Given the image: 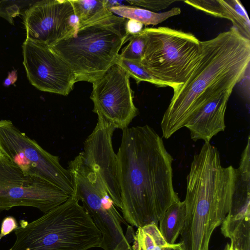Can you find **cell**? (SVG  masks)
<instances>
[{
  "instance_id": "9",
  "label": "cell",
  "mask_w": 250,
  "mask_h": 250,
  "mask_svg": "<svg viewBox=\"0 0 250 250\" xmlns=\"http://www.w3.org/2000/svg\"><path fill=\"white\" fill-rule=\"evenodd\" d=\"M69 197L46 181L26 174L0 152V211L26 206L45 213L65 202Z\"/></svg>"
},
{
  "instance_id": "22",
  "label": "cell",
  "mask_w": 250,
  "mask_h": 250,
  "mask_svg": "<svg viewBox=\"0 0 250 250\" xmlns=\"http://www.w3.org/2000/svg\"><path fill=\"white\" fill-rule=\"evenodd\" d=\"M116 63L124 68L130 77L136 81L137 83L146 82L162 87L161 84L154 79L141 62L123 59L118 56Z\"/></svg>"
},
{
  "instance_id": "3",
  "label": "cell",
  "mask_w": 250,
  "mask_h": 250,
  "mask_svg": "<svg viewBox=\"0 0 250 250\" xmlns=\"http://www.w3.org/2000/svg\"><path fill=\"white\" fill-rule=\"evenodd\" d=\"M235 168L224 167L218 149L205 142L195 154L187 177L184 250H209L211 236L229 212Z\"/></svg>"
},
{
  "instance_id": "7",
  "label": "cell",
  "mask_w": 250,
  "mask_h": 250,
  "mask_svg": "<svg viewBox=\"0 0 250 250\" xmlns=\"http://www.w3.org/2000/svg\"><path fill=\"white\" fill-rule=\"evenodd\" d=\"M144 30L146 44L141 63L162 87L176 89L197 63L201 41L191 33L167 27Z\"/></svg>"
},
{
  "instance_id": "11",
  "label": "cell",
  "mask_w": 250,
  "mask_h": 250,
  "mask_svg": "<svg viewBox=\"0 0 250 250\" xmlns=\"http://www.w3.org/2000/svg\"><path fill=\"white\" fill-rule=\"evenodd\" d=\"M26 40L51 47L73 36L78 21L70 0L38 1L25 12Z\"/></svg>"
},
{
  "instance_id": "13",
  "label": "cell",
  "mask_w": 250,
  "mask_h": 250,
  "mask_svg": "<svg viewBox=\"0 0 250 250\" xmlns=\"http://www.w3.org/2000/svg\"><path fill=\"white\" fill-rule=\"evenodd\" d=\"M116 128L101 116L84 142L83 154L89 167L100 177L116 207L121 209V199L117 173V157L112 137Z\"/></svg>"
},
{
  "instance_id": "4",
  "label": "cell",
  "mask_w": 250,
  "mask_h": 250,
  "mask_svg": "<svg viewBox=\"0 0 250 250\" xmlns=\"http://www.w3.org/2000/svg\"><path fill=\"white\" fill-rule=\"evenodd\" d=\"M79 200L71 196L39 218L21 220L9 250H88L101 248L103 237Z\"/></svg>"
},
{
  "instance_id": "12",
  "label": "cell",
  "mask_w": 250,
  "mask_h": 250,
  "mask_svg": "<svg viewBox=\"0 0 250 250\" xmlns=\"http://www.w3.org/2000/svg\"><path fill=\"white\" fill-rule=\"evenodd\" d=\"M23 64L31 84L39 90L67 96L76 83L66 62L50 47L25 40Z\"/></svg>"
},
{
  "instance_id": "14",
  "label": "cell",
  "mask_w": 250,
  "mask_h": 250,
  "mask_svg": "<svg viewBox=\"0 0 250 250\" xmlns=\"http://www.w3.org/2000/svg\"><path fill=\"white\" fill-rule=\"evenodd\" d=\"M232 92H224L200 104L192 112L185 127L189 130L193 141L209 143L213 136L224 131L225 112Z\"/></svg>"
},
{
  "instance_id": "2",
  "label": "cell",
  "mask_w": 250,
  "mask_h": 250,
  "mask_svg": "<svg viewBox=\"0 0 250 250\" xmlns=\"http://www.w3.org/2000/svg\"><path fill=\"white\" fill-rule=\"evenodd\" d=\"M200 44L197 63L186 82L173 90L163 116L161 127L165 139L185 127L197 106L232 91L250 68V40L233 27Z\"/></svg>"
},
{
  "instance_id": "20",
  "label": "cell",
  "mask_w": 250,
  "mask_h": 250,
  "mask_svg": "<svg viewBox=\"0 0 250 250\" xmlns=\"http://www.w3.org/2000/svg\"><path fill=\"white\" fill-rule=\"evenodd\" d=\"M155 223L137 228L133 236V250H165L169 246Z\"/></svg>"
},
{
  "instance_id": "17",
  "label": "cell",
  "mask_w": 250,
  "mask_h": 250,
  "mask_svg": "<svg viewBox=\"0 0 250 250\" xmlns=\"http://www.w3.org/2000/svg\"><path fill=\"white\" fill-rule=\"evenodd\" d=\"M186 206L180 200L172 204L159 221L160 231L170 245L175 243L184 228L186 220Z\"/></svg>"
},
{
  "instance_id": "18",
  "label": "cell",
  "mask_w": 250,
  "mask_h": 250,
  "mask_svg": "<svg viewBox=\"0 0 250 250\" xmlns=\"http://www.w3.org/2000/svg\"><path fill=\"white\" fill-rule=\"evenodd\" d=\"M110 11L118 16L138 21L143 25L158 24L167 19L179 15V7H174L167 11L154 12L148 10L129 5H120L109 8Z\"/></svg>"
},
{
  "instance_id": "10",
  "label": "cell",
  "mask_w": 250,
  "mask_h": 250,
  "mask_svg": "<svg viewBox=\"0 0 250 250\" xmlns=\"http://www.w3.org/2000/svg\"><path fill=\"white\" fill-rule=\"evenodd\" d=\"M129 78L128 73L115 63L92 83L93 112L122 130L138 114Z\"/></svg>"
},
{
  "instance_id": "8",
  "label": "cell",
  "mask_w": 250,
  "mask_h": 250,
  "mask_svg": "<svg viewBox=\"0 0 250 250\" xmlns=\"http://www.w3.org/2000/svg\"><path fill=\"white\" fill-rule=\"evenodd\" d=\"M0 152L26 174L41 178L70 196L74 195L71 173L61 165L59 157L42 148L10 120L0 121Z\"/></svg>"
},
{
  "instance_id": "24",
  "label": "cell",
  "mask_w": 250,
  "mask_h": 250,
  "mask_svg": "<svg viewBox=\"0 0 250 250\" xmlns=\"http://www.w3.org/2000/svg\"><path fill=\"white\" fill-rule=\"evenodd\" d=\"M18 227L16 219L12 216H7L2 221L0 233V239L13 230Z\"/></svg>"
},
{
  "instance_id": "1",
  "label": "cell",
  "mask_w": 250,
  "mask_h": 250,
  "mask_svg": "<svg viewBox=\"0 0 250 250\" xmlns=\"http://www.w3.org/2000/svg\"><path fill=\"white\" fill-rule=\"evenodd\" d=\"M116 154L123 218L137 228L158 225L179 200L173 185V158L162 138L147 125L127 127Z\"/></svg>"
},
{
  "instance_id": "19",
  "label": "cell",
  "mask_w": 250,
  "mask_h": 250,
  "mask_svg": "<svg viewBox=\"0 0 250 250\" xmlns=\"http://www.w3.org/2000/svg\"><path fill=\"white\" fill-rule=\"evenodd\" d=\"M78 21V28L112 14L106 0H70Z\"/></svg>"
},
{
  "instance_id": "21",
  "label": "cell",
  "mask_w": 250,
  "mask_h": 250,
  "mask_svg": "<svg viewBox=\"0 0 250 250\" xmlns=\"http://www.w3.org/2000/svg\"><path fill=\"white\" fill-rule=\"evenodd\" d=\"M129 43L122 49L119 57L131 61L141 62L146 44V36L144 29L131 35Z\"/></svg>"
},
{
  "instance_id": "26",
  "label": "cell",
  "mask_w": 250,
  "mask_h": 250,
  "mask_svg": "<svg viewBox=\"0 0 250 250\" xmlns=\"http://www.w3.org/2000/svg\"><path fill=\"white\" fill-rule=\"evenodd\" d=\"M18 75L17 70H13L8 73V77L4 80L3 85L8 86L14 84L17 80Z\"/></svg>"
},
{
  "instance_id": "25",
  "label": "cell",
  "mask_w": 250,
  "mask_h": 250,
  "mask_svg": "<svg viewBox=\"0 0 250 250\" xmlns=\"http://www.w3.org/2000/svg\"><path fill=\"white\" fill-rule=\"evenodd\" d=\"M143 25L135 21L127 20L126 23V30L127 32L130 35L137 33L141 31Z\"/></svg>"
},
{
  "instance_id": "15",
  "label": "cell",
  "mask_w": 250,
  "mask_h": 250,
  "mask_svg": "<svg viewBox=\"0 0 250 250\" xmlns=\"http://www.w3.org/2000/svg\"><path fill=\"white\" fill-rule=\"evenodd\" d=\"M187 4L204 13L230 20L238 33L250 40V22L242 4L238 0H185Z\"/></svg>"
},
{
  "instance_id": "28",
  "label": "cell",
  "mask_w": 250,
  "mask_h": 250,
  "mask_svg": "<svg viewBox=\"0 0 250 250\" xmlns=\"http://www.w3.org/2000/svg\"><path fill=\"white\" fill-rule=\"evenodd\" d=\"M224 250H237L230 243H228Z\"/></svg>"
},
{
  "instance_id": "16",
  "label": "cell",
  "mask_w": 250,
  "mask_h": 250,
  "mask_svg": "<svg viewBox=\"0 0 250 250\" xmlns=\"http://www.w3.org/2000/svg\"><path fill=\"white\" fill-rule=\"evenodd\" d=\"M227 216L242 218L250 216V138L235 168L230 208Z\"/></svg>"
},
{
  "instance_id": "6",
  "label": "cell",
  "mask_w": 250,
  "mask_h": 250,
  "mask_svg": "<svg viewBox=\"0 0 250 250\" xmlns=\"http://www.w3.org/2000/svg\"><path fill=\"white\" fill-rule=\"evenodd\" d=\"M75 197L90 215L103 237L104 250H133L135 232L120 214L98 174L87 165L82 152L68 163Z\"/></svg>"
},
{
  "instance_id": "5",
  "label": "cell",
  "mask_w": 250,
  "mask_h": 250,
  "mask_svg": "<svg viewBox=\"0 0 250 250\" xmlns=\"http://www.w3.org/2000/svg\"><path fill=\"white\" fill-rule=\"evenodd\" d=\"M127 19L112 14L79 28L72 37L50 47L69 65L76 82L92 83L116 63L129 39Z\"/></svg>"
},
{
  "instance_id": "23",
  "label": "cell",
  "mask_w": 250,
  "mask_h": 250,
  "mask_svg": "<svg viewBox=\"0 0 250 250\" xmlns=\"http://www.w3.org/2000/svg\"><path fill=\"white\" fill-rule=\"evenodd\" d=\"M131 5L144 7L149 11L156 12L168 7L176 0H127Z\"/></svg>"
},
{
  "instance_id": "27",
  "label": "cell",
  "mask_w": 250,
  "mask_h": 250,
  "mask_svg": "<svg viewBox=\"0 0 250 250\" xmlns=\"http://www.w3.org/2000/svg\"><path fill=\"white\" fill-rule=\"evenodd\" d=\"M165 250H184L181 243H175L166 247Z\"/></svg>"
}]
</instances>
